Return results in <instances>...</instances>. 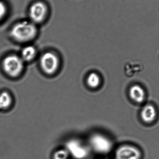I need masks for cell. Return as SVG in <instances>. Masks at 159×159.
Segmentation results:
<instances>
[{
	"instance_id": "8992f818",
	"label": "cell",
	"mask_w": 159,
	"mask_h": 159,
	"mask_svg": "<svg viewBox=\"0 0 159 159\" xmlns=\"http://www.w3.org/2000/svg\"><path fill=\"white\" fill-rule=\"evenodd\" d=\"M66 150L75 159H84L88 157V149L77 140H71L66 143Z\"/></svg>"
},
{
	"instance_id": "6da1fadb",
	"label": "cell",
	"mask_w": 159,
	"mask_h": 159,
	"mask_svg": "<svg viewBox=\"0 0 159 159\" xmlns=\"http://www.w3.org/2000/svg\"><path fill=\"white\" fill-rule=\"evenodd\" d=\"M39 33V26L29 20H23L16 23L11 28L12 39L20 43H28L35 39Z\"/></svg>"
},
{
	"instance_id": "3957f363",
	"label": "cell",
	"mask_w": 159,
	"mask_h": 159,
	"mask_svg": "<svg viewBox=\"0 0 159 159\" xmlns=\"http://www.w3.org/2000/svg\"><path fill=\"white\" fill-rule=\"evenodd\" d=\"M2 64L4 70L11 77H17L19 75L24 68L23 60L16 55L7 57L4 60Z\"/></svg>"
},
{
	"instance_id": "5b68a950",
	"label": "cell",
	"mask_w": 159,
	"mask_h": 159,
	"mask_svg": "<svg viewBox=\"0 0 159 159\" xmlns=\"http://www.w3.org/2000/svg\"><path fill=\"white\" fill-rule=\"evenodd\" d=\"M40 64L43 70L48 75L55 73L59 65L58 58L54 53L47 52L41 57Z\"/></svg>"
},
{
	"instance_id": "7c38bea8",
	"label": "cell",
	"mask_w": 159,
	"mask_h": 159,
	"mask_svg": "<svg viewBox=\"0 0 159 159\" xmlns=\"http://www.w3.org/2000/svg\"><path fill=\"white\" fill-rule=\"evenodd\" d=\"M88 85L92 88H95L100 84L101 80L97 74L95 73H91L88 76L87 80Z\"/></svg>"
},
{
	"instance_id": "7a4b0ae2",
	"label": "cell",
	"mask_w": 159,
	"mask_h": 159,
	"mask_svg": "<svg viewBox=\"0 0 159 159\" xmlns=\"http://www.w3.org/2000/svg\"><path fill=\"white\" fill-rule=\"evenodd\" d=\"M51 14L50 5L45 0H35L28 9L29 20L38 26L45 24Z\"/></svg>"
},
{
	"instance_id": "8fae6325",
	"label": "cell",
	"mask_w": 159,
	"mask_h": 159,
	"mask_svg": "<svg viewBox=\"0 0 159 159\" xmlns=\"http://www.w3.org/2000/svg\"><path fill=\"white\" fill-rule=\"evenodd\" d=\"M12 104L11 95L7 92H3L0 94V108L6 109L8 108Z\"/></svg>"
},
{
	"instance_id": "277c9868",
	"label": "cell",
	"mask_w": 159,
	"mask_h": 159,
	"mask_svg": "<svg viewBox=\"0 0 159 159\" xmlns=\"http://www.w3.org/2000/svg\"><path fill=\"white\" fill-rule=\"evenodd\" d=\"M89 142L93 150L100 154H107L113 148L111 141L102 134H93L90 138Z\"/></svg>"
},
{
	"instance_id": "5bb4252c",
	"label": "cell",
	"mask_w": 159,
	"mask_h": 159,
	"mask_svg": "<svg viewBox=\"0 0 159 159\" xmlns=\"http://www.w3.org/2000/svg\"><path fill=\"white\" fill-rule=\"evenodd\" d=\"M8 8L6 4L0 0V21L4 19L7 15Z\"/></svg>"
},
{
	"instance_id": "9c48e42d",
	"label": "cell",
	"mask_w": 159,
	"mask_h": 159,
	"mask_svg": "<svg viewBox=\"0 0 159 159\" xmlns=\"http://www.w3.org/2000/svg\"><path fill=\"white\" fill-rule=\"evenodd\" d=\"M129 94L132 100L138 103H143L146 97V93L144 89L138 84L133 85L131 87Z\"/></svg>"
},
{
	"instance_id": "4fadbf2b",
	"label": "cell",
	"mask_w": 159,
	"mask_h": 159,
	"mask_svg": "<svg viewBox=\"0 0 159 159\" xmlns=\"http://www.w3.org/2000/svg\"><path fill=\"white\" fill-rule=\"evenodd\" d=\"M69 153L66 149H61L55 152L53 159H68Z\"/></svg>"
},
{
	"instance_id": "ba28073f",
	"label": "cell",
	"mask_w": 159,
	"mask_h": 159,
	"mask_svg": "<svg viewBox=\"0 0 159 159\" xmlns=\"http://www.w3.org/2000/svg\"><path fill=\"white\" fill-rule=\"evenodd\" d=\"M141 118L144 122L146 123H151L154 122L157 116V108L153 105H146L141 111Z\"/></svg>"
},
{
	"instance_id": "52a82bcc",
	"label": "cell",
	"mask_w": 159,
	"mask_h": 159,
	"mask_svg": "<svg viewBox=\"0 0 159 159\" xmlns=\"http://www.w3.org/2000/svg\"><path fill=\"white\" fill-rule=\"evenodd\" d=\"M115 156L116 159H141L142 154L138 148L125 145L117 149Z\"/></svg>"
},
{
	"instance_id": "30bf717a",
	"label": "cell",
	"mask_w": 159,
	"mask_h": 159,
	"mask_svg": "<svg viewBox=\"0 0 159 159\" xmlns=\"http://www.w3.org/2000/svg\"><path fill=\"white\" fill-rule=\"evenodd\" d=\"M36 55V50L32 46H28L23 48L21 52V59L23 61L32 60Z\"/></svg>"
}]
</instances>
